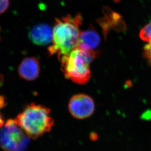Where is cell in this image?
I'll list each match as a JSON object with an SVG mask.
<instances>
[{
  "label": "cell",
  "mask_w": 151,
  "mask_h": 151,
  "mask_svg": "<svg viewBox=\"0 0 151 151\" xmlns=\"http://www.w3.org/2000/svg\"><path fill=\"white\" fill-rule=\"evenodd\" d=\"M83 18L80 13L57 19L53 29L52 45L48 48L49 54H57L60 59L78 47Z\"/></svg>",
  "instance_id": "obj_1"
},
{
  "label": "cell",
  "mask_w": 151,
  "mask_h": 151,
  "mask_svg": "<svg viewBox=\"0 0 151 151\" xmlns=\"http://www.w3.org/2000/svg\"><path fill=\"white\" fill-rule=\"evenodd\" d=\"M45 106L32 104L26 107L15 121L30 138L36 139L51 130L54 120Z\"/></svg>",
  "instance_id": "obj_2"
},
{
  "label": "cell",
  "mask_w": 151,
  "mask_h": 151,
  "mask_svg": "<svg viewBox=\"0 0 151 151\" xmlns=\"http://www.w3.org/2000/svg\"><path fill=\"white\" fill-rule=\"evenodd\" d=\"M95 51L78 47L60 59L61 70L66 78L79 85L87 83L91 77L90 65L97 55Z\"/></svg>",
  "instance_id": "obj_3"
},
{
  "label": "cell",
  "mask_w": 151,
  "mask_h": 151,
  "mask_svg": "<svg viewBox=\"0 0 151 151\" xmlns=\"http://www.w3.org/2000/svg\"><path fill=\"white\" fill-rule=\"evenodd\" d=\"M29 141L30 137L15 119L7 120L0 130V146L4 151H24Z\"/></svg>",
  "instance_id": "obj_4"
},
{
  "label": "cell",
  "mask_w": 151,
  "mask_h": 151,
  "mask_svg": "<svg viewBox=\"0 0 151 151\" xmlns=\"http://www.w3.org/2000/svg\"><path fill=\"white\" fill-rule=\"evenodd\" d=\"M95 109L94 100L87 94H76L69 102V111L73 117L78 119H84L90 117L94 113Z\"/></svg>",
  "instance_id": "obj_5"
},
{
  "label": "cell",
  "mask_w": 151,
  "mask_h": 151,
  "mask_svg": "<svg viewBox=\"0 0 151 151\" xmlns=\"http://www.w3.org/2000/svg\"><path fill=\"white\" fill-rule=\"evenodd\" d=\"M40 70L39 61L38 59L34 57L24 59L18 68L20 77L27 81H33L37 78Z\"/></svg>",
  "instance_id": "obj_6"
},
{
  "label": "cell",
  "mask_w": 151,
  "mask_h": 151,
  "mask_svg": "<svg viewBox=\"0 0 151 151\" xmlns=\"http://www.w3.org/2000/svg\"><path fill=\"white\" fill-rule=\"evenodd\" d=\"M53 30L45 24H40L34 26L29 32V38L37 45L48 44L53 40Z\"/></svg>",
  "instance_id": "obj_7"
},
{
  "label": "cell",
  "mask_w": 151,
  "mask_h": 151,
  "mask_svg": "<svg viewBox=\"0 0 151 151\" xmlns=\"http://www.w3.org/2000/svg\"><path fill=\"white\" fill-rule=\"evenodd\" d=\"M100 43L99 35L93 27L81 32L78 44L80 49L87 51H94Z\"/></svg>",
  "instance_id": "obj_8"
},
{
  "label": "cell",
  "mask_w": 151,
  "mask_h": 151,
  "mask_svg": "<svg viewBox=\"0 0 151 151\" xmlns=\"http://www.w3.org/2000/svg\"><path fill=\"white\" fill-rule=\"evenodd\" d=\"M105 16L99 21V24L102 27L105 35L107 33L110 29H122L125 27L124 23L120 15L115 12L108 11L107 9L105 11Z\"/></svg>",
  "instance_id": "obj_9"
},
{
  "label": "cell",
  "mask_w": 151,
  "mask_h": 151,
  "mask_svg": "<svg viewBox=\"0 0 151 151\" xmlns=\"http://www.w3.org/2000/svg\"><path fill=\"white\" fill-rule=\"evenodd\" d=\"M141 40L150 43L151 42V21L141 29L139 33Z\"/></svg>",
  "instance_id": "obj_10"
},
{
  "label": "cell",
  "mask_w": 151,
  "mask_h": 151,
  "mask_svg": "<svg viewBox=\"0 0 151 151\" xmlns=\"http://www.w3.org/2000/svg\"><path fill=\"white\" fill-rule=\"evenodd\" d=\"M143 55L149 63L151 65V42L144 47Z\"/></svg>",
  "instance_id": "obj_11"
},
{
  "label": "cell",
  "mask_w": 151,
  "mask_h": 151,
  "mask_svg": "<svg viewBox=\"0 0 151 151\" xmlns=\"http://www.w3.org/2000/svg\"><path fill=\"white\" fill-rule=\"evenodd\" d=\"M9 6V0H0V15L4 13Z\"/></svg>",
  "instance_id": "obj_12"
},
{
  "label": "cell",
  "mask_w": 151,
  "mask_h": 151,
  "mask_svg": "<svg viewBox=\"0 0 151 151\" xmlns=\"http://www.w3.org/2000/svg\"><path fill=\"white\" fill-rule=\"evenodd\" d=\"M4 105H5V101H4V97L0 96V109L4 107Z\"/></svg>",
  "instance_id": "obj_13"
},
{
  "label": "cell",
  "mask_w": 151,
  "mask_h": 151,
  "mask_svg": "<svg viewBox=\"0 0 151 151\" xmlns=\"http://www.w3.org/2000/svg\"><path fill=\"white\" fill-rule=\"evenodd\" d=\"M4 124V121L0 114V128H1V127H3Z\"/></svg>",
  "instance_id": "obj_14"
},
{
  "label": "cell",
  "mask_w": 151,
  "mask_h": 151,
  "mask_svg": "<svg viewBox=\"0 0 151 151\" xmlns=\"http://www.w3.org/2000/svg\"><path fill=\"white\" fill-rule=\"evenodd\" d=\"M3 80H4V77H3V76L0 74V87L1 86V84L3 83Z\"/></svg>",
  "instance_id": "obj_15"
}]
</instances>
